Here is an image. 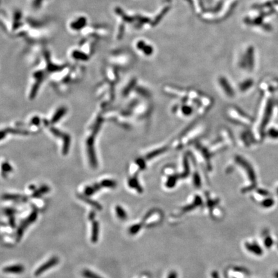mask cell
<instances>
[{
	"label": "cell",
	"mask_w": 278,
	"mask_h": 278,
	"mask_svg": "<svg viewBox=\"0 0 278 278\" xmlns=\"http://www.w3.org/2000/svg\"><path fill=\"white\" fill-rule=\"evenodd\" d=\"M82 275L85 278H103L100 276L97 275L95 272L88 270V269H84V270L82 272Z\"/></svg>",
	"instance_id": "obj_20"
},
{
	"label": "cell",
	"mask_w": 278,
	"mask_h": 278,
	"mask_svg": "<svg viewBox=\"0 0 278 278\" xmlns=\"http://www.w3.org/2000/svg\"><path fill=\"white\" fill-rule=\"evenodd\" d=\"M65 112H64V111H63V110L62 109V110H61V111H59L58 113H57V114H56V115H55L54 116H53V121H57L59 119V117L60 116L62 115H62H63V113H64Z\"/></svg>",
	"instance_id": "obj_28"
},
{
	"label": "cell",
	"mask_w": 278,
	"mask_h": 278,
	"mask_svg": "<svg viewBox=\"0 0 278 278\" xmlns=\"http://www.w3.org/2000/svg\"><path fill=\"white\" fill-rule=\"evenodd\" d=\"M254 48L253 47H249L247 51L246 55L240 62L241 68H248L249 70H252L253 68L254 64Z\"/></svg>",
	"instance_id": "obj_6"
},
{
	"label": "cell",
	"mask_w": 278,
	"mask_h": 278,
	"mask_svg": "<svg viewBox=\"0 0 278 278\" xmlns=\"http://www.w3.org/2000/svg\"><path fill=\"white\" fill-rule=\"evenodd\" d=\"M137 47L138 48V49L143 51V52L148 56L151 55L153 52V48H152L150 45L146 44L145 42H144L143 41H140L137 43Z\"/></svg>",
	"instance_id": "obj_14"
},
{
	"label": "cell",
	"mask_w": 278,
	"mask_h": 278,
	"mask_svg": "<svg viewBox=\"0 0 278 278\" xmlns=\"http://www.w3.org/2000/svg\"><path fill=\"white\" fill-rule=\"evenodd\" d=\"M253 81L251 79H247L241 82L239 85V89L241 92H245L253 86Z\"/></svg>",
	"instance_id": "obj_17"
},
{
	"label": "cell",
	"mask_w": 278,
	"mask_h": 278,
	"mask_svg": "<svg viewBox=\"0 0 278 278\" xmlns=\"http://www.w3.org/2000/svg\"><path fill=\"white\" fill-rule=\"evenodd\" d=\"M274 276L275 278H278V271H276L274 274Z\"/></svg>",
	"instance_id": "obj_32"
},
{
	"label": "cell",
	"mask_w": 278,
	"mask_h": 278,
	"mask_svg": "<svg viewBox=\"0 0 278 278\" xmlns=\"http://www.w3.org/2000/svg\"><path fill=\"white\" fill-rule=\"evenodd\" d=\"M3 271L7 274H19L23 273L25 271V267L23 265L20 264L13 265L4 267Z\"/></svg>",
	"instance_id": "obj_10"
},
{
	"label": "cell",
	"mask_w": 278,
	"mask_h": 278,
	"mask_svg": "<svg viewBox=\"0 0 278 278\" xmlns=\"http://www.w3.org/2000/svg\"><path fill=\"white\" fill-rule=\"evenodd\" d=\"M86 23V19L84 17H80L78 20H75L74 22H72L70 25V26L71 29L74 30H79L82 29L83 26L85 25Z\"/></svg>",
	"instance_id": "obj_16"
},
{
	"label": "cell",
	"mask_w": 278,
	"mask_h": 278,
	"mask_svg": "<svg viewBox=\"0 0 278 278\" xmlns=\"http://www.w3.org/2000/svg\"><path fill=\"white\" fill-rule=\"evenodd\" d=\"M202 204V200L201 197L198 195H195L194 197V199L193 200V202L191 203H189L185 207H184L182 209V213H185L187 212H189L195 208H196L198 206L201 205Z\"/></svg>",
	"instance_id": "obj_9"
},
{
	"label": "cell",
	"mask_w": 278,
	"mask_h": 278,
	"mask_svg": "<svg viewBox=\"0 0 278 278\" xmlns=\"http://www.w3.org/2000/svg\"><path fill=\"white\" fill-rule=\"evenodd\" d=\"M98 236H99V223L94 220L92 221L91 234V241L93 244H95L98 241Z\"/></svg>",
	"instance_id": "obj_11"
},
{
	"label": "cell",
	"mask_w": 278,
	"mask_h": 278,
	"mask_svg": "<svg viewBox=\"0 0 278 278\" xmlns=\"http://www.w3.org/2000/svg\"><path fill=\"white\" fill-rule=\"evenodd\" d=\"M273 204H274V200L271 198H268V199H266L264 201H263L262 205L263 207L268 208V207H272V205Z\"/></svg>",
	"instance_id": "obj_24"
},
{
	"label": "cell",
	"mask_w": 278,
	"mask_h": 278,
	"mask_svg": "<svg viewBox=\"0 0 278 278\" xmlns=\"http://www.w3.org/2000/svg\"><path fill=\"white\" fill-rule=\"evenodd\" d=\"M72 56L74 58L78 60H87L88 59V56L84 52H80L79 51H74L72 53Z\"/></svg>",
	"instance_id": "obj_21"
},
{
	"label": "cell",
	"mask_w": 278,
	"mask_h": 278,
	"mask_svg": "<svg viewBox=\"0 0 278 278\" xmlns=\"http://www.w3.org/2000/svg\"><path fill=\"white\" fill-rule=\"evenodd\" d=\"M245 245L246 248L251 253H253L254 254H256L257 256H261L263 254V250L259 245L256 244V243L247 242Z\"/></svg>",
	"instance_id": "obj_12"
},
{
	"label": "cell",
	"mask_w": 278,
	"mask_h": 278,
	"mask_svg": "<svg viewBox=\"0 0 278 278\" xmlns=\"http://www.w3.org/2000/svg\"><path fill=\"white\" fill-rule=\"evenodd\" d=\"M143 227V223H136L134 225L131 226L129 229V232L131 235H135L137 233L141 230L142 227Z\"/></svg>",
	"instance_id": "obj_18"
},
{
	"label": "cell",
	"mask_w": 278,
	"mask_h": 278,
	"mask_svg": "<svg viewBox=\"0 0 278 278\" xmlns=\"http://www.w3.org/2000/svg\"><path fill=\"white\" fill-rule=\"evenodd\" d=\"M177 277H178L177 273L175 271H172L169 274L167 278H177Z\"/></svg>",
	"instance_id": "obj_30"
},
{
	"label": "cell",
	"mask_w": 278,
	"mask_h": 278,
	"mask_svg": "<svg viewBox=\"0 0 278 278\" xmlns=\"http://www.w3.org/2000/svg\"><path fill=\"white\" fill-rule=\"evenodd\" d=\"M115 211H116V213L117 216L121 219V220H125L128 218V215L127 213L125 212V210L121 207L120 205H117L115 208Z\"/></svg>",
	"instance_id": "obj_19"
},
{
	"label": "cell",
	"mask_w": 278,
	"mask_h": 278,
	"mask_svg": "<svg viewBox=\"0 0 278 278\" xmlns=\"http://www.w3.org/2000/svg\"><path fill=\"white\" fill-rule=\"evenodd\" d=\"M3 199L6 200H17L21 199L23 201L26 200L23 196L17 194H5L3 196Z\"/></svg>",
	"instance_id": "obj_22"
},
{
	"label": "cell",
	"mask_w": 278,
	"mask_h": 278,
	"mask_svg": "<svg viewBox=\"0 0 278 278\" xmlns=\"http://www.w3.org/2000/svg\"><path fill=\"white\" fill-rule=\"evenodd\" d=\"M264 244L265 245L267 248H271L273 244V240L272 239V238L269 236H267L264 241Z\"/></svg>",
	"instance_id": "obj_25"
},
{
	"label": "cell",
	"mask_w": 278,
	"mask_h": 278,
	"mask_svg": "<svg viewBox=\"0 0 278 278\" xmlns=\"http://www.w3.org/2000/svg\"><path fill=\"white\" fill-rule=\"evenodd\" d=\"M218 83L224 95L229 98H234L236 95V92L228 79L225 77H220L218 79Z\"/></svg>",
	"instance_id": "obj_5"
},
{
	"label": "cell",
	"mask_w": 278,
	"mask_h": 278,
	"mask_svg": "<svg viewBox=\"0 0 278 278\" xmlns=\"http://www.w3.org/2000/svg\"><path fill=\"white\" fill-rule=\"evenodd\" d=\"M181 103L175 104L172 107V112L181 117H189L194 112H197L195 106L192 104L180 101Z\"/></svg>",
	"instance_id": "obj_2"
},
{
	"label": "cell",
	"mask_w": 278,
	"mask_h": 278,
	"mask_svg": "<svg viewBox=\"0 0 278 278\" xmlns=\"http://www.w3.org/2000/svg\"><path fill=\"white\" fill-rule=\"evenodd\" d=\"M48 191H49V189L47 187H44L41 188V189H40L39 190L35 191L32 194V197L33 198H38L39 196H41L42 194L47 193Z\"/></svg>",
	"instance_id": "obj_23"
},
{
	"label": "cell",
	"mask_w": 278,
	"mask_h": 278,
	"mask_svg": "<svg viewBox=\"0 0 278 278\" xmlns=\"http://www.w3.org/2000/svg\"><path fill=\"white\" fill-rule=\"evenodd\" d=\"M8 224L11 228H16V220L14 216H11L8 217Z\"/></svg>",
	"instance_id": "obj_27"
},
{
	"label": "cell",
	"mask_w": 278,
	"mask_h": 278,
	"mask_svg": "<svg viewBox=\"0 0 278 278\" xmlns=\"http://www.w3.org/2000/svg\"><path fill=\"white\" fill-rule=\"evenodd\" d=\"M164 176V185L167 189H173L175 187L179 179L180 178L178 173H176L172 167H166L163 171Z\"/></svg>",
	"instance_id": "obj_3"
},
{
	"label": "cell",
	"mask_w": 278,
	"mask_h": 278,
	"mask_svg": "<svg viewBox=\"0 0 278 278\" xmlns=\"http://www.w3.org/2000/svg\"><path fill=\"white\" fill-rule=\"evenodd\" d=\"M191 180L193 182V184L194 187L200 188L202 186V178L200 173L197 169H194L193 171L191 172Z\"/></svg>",
	"instance_id": "obj_13"
},
{
	"label": "cell",
	"mask_w": 278,
	"mask_h": 278,
	"mask_svg": "<svg viewBox=\"0 0 278 278\" xmlns=\"http://www.w3.org/2000/svg\"><path fill=\"white\" fill-rule=\"evenodd\" d=\"M37 218H38V212L36 211H34L29 214V216L27 218L22 221V222L20 223V226L17 229L16 237L17 241H20L21 239L25 230L27 228L30 224L33 223L35 220H36Z\"/></svg>",
	"instance_id": "obj_4"
},
{
	"label": "cell",
	"mask_w": 278,
	"mask_h": 278,
	"mask_svg": "<svg viewBox=\"0 0 278 278\" xmlns=\"http://www.w3.org/2000/svg\"><path fill=\"white\" fill-rule=\"evenodd\" d=\"M59 262V259L57 256H53L48 259L47 262L43 263L41 265L36 271L34 272V275L35 276H39L42 274L43 272L49 270L52 267L56 266Z\"/></svg>",
	"instance_id": "obj_7"
},
{
	"label": "cell",
	"mask_w": 278,
	"mask_h": 278,
	"mask_svg": "<svg viewBox=\"0 0 278 278\" xmlns=\"http://www.w3.org/2000/svg\"><path fill=\"white\" fill-rule=\"evenodd\" d=\"M212 278H220L219 275L217 272H213L212 273Z\"/></svg>",
	"instance_id": "obj_31"
},
{
	"label": "cell",
	"mask_w": 278,
	"mask_h": 278,
	"mask_svg": "<svg viewBox=\"0 0 278 278\" xmlns=\"http://www.w3.org/2000/svg\"><path fill=\"white\" fill-rule=\"evenodd\" d=\"M169 148V144H162L157 148L151 150L150 152H148L146 155V159H153L157 157L162 155L164 153H166Z\"/></svg>",
	"instance_id": "obj_8"
},
{
	"label": "cell",
	"mask_w": 278,
	"mask_h": 278,
	"mask_svg": "<svg viewBox=\"0 0 278 278\" xmlns=\"http://www.w3.org/2000/svg\"><path fill=\"white\" fill-rule=\"evenodd\" d=\"M16 212V211L12 208H6L4 210L5 214H6L7 216H8V217L11 216H14V214Z\"/></svg>",
	"instance_id": "obj_26"
},
{
	"label": "cell",
	"mask_w": 278,
	"mask_h": 278,
	"mask_svg": "<svg viewBox=\"0 0 278 278\" xmlns=\"http://www.w3.org/2000/svg\"><path fill=\"white\" fill-rule=\"evenodd\" d=\"M225 114L227 119L236 123V124L248 126L252 122L250 116L237 106H230L227 107Z\"/></svg>",
	"instance_id": "obj_1"
},
{
	"label": "cell",
	"mask_w": 278,
	"mask_h": 278,
	"mask_svg": "<svg viewBox=\"0 0 278 278\" xmlns=\"http://www.w3.org/2000/svg\"><path fill=\"white\" fill-rule=\"evenodd\" d=\"M95 217V212L93 211H92L89 214L88 219H89V220L93 221H94Z\"/></svg>",
	"instance_id": "obj_29"
},
{
	"label": "cell",
	"mask_w": 278,
	"mask_h": 278,
	"mask_svg": "<svg viewBox=\"0 0 278 278\" xmlns=\"http://www.w3.org/2000/svg\"><path fill=\"white\" fill-rule=\"evenodd\" d=\"M78 196H79V198L80 200H82L83 201L85 202L86 203H88L89 205H90L91 206H92V207H93L95 209H96L97 210H101L102 209V206L101 205V204H99L98 202H95L94 200H92L91 199L88 198V197H86V196H84V195L79 194Z\"/></svg>",
	"instance_id": "obj_15"
}]
</instances>
